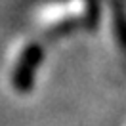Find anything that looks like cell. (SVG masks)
<instances>
[{
    "label": "cell",
    "instance_id": "7a4b0ae2",
    "mask_svg": "<svg viewBox=\"0 0 126 126\" xmlns=\"http://www.w3.org/2000/svg\"><path fill=\"white\" fill-rule=\"evenodd\" d=\"M113 17V34L120 52L126 54V4L124 0H109Z\"/></svg>",
    "mask_w": 126,
    "mask_h": 126
},
{
    "label": "cell",
    "instance_id": "3957f363",
    "mask_svg": "<svg viewBox=\"0 0 126 126\" xmlns=\"http://www.w3.org/2000/svg\"><path fill=\"white\" fill-rule=\"evenodd\" d=\"M101 8H99V0H86V14H84V25L88 31H95V27L99 23Z\"/></svg>",
    "mask_w": 126,
    "mask_h": 126
},
{
    "label": "cell",
    "instance_id": "6da1fadb",
    "mask_svg": "<svg viewBox=\"0 0 126 126\" xmlns=\"http://www.w3.org/2000/svg\"><path fill=\"white\" fill-rule=\"evenodd\" d=\"M44 57V50L38 42H31L23 48V52L17 59L16 67L12 71V86L19 94H29L34 88L36 71Z\"/></svg>",
    "mask_w": 126,
    "mask_h": 126
}]
</instances>
